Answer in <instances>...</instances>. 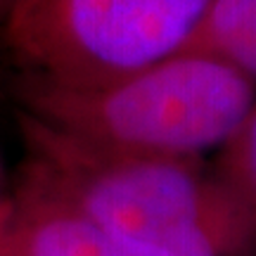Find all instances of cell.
Instances as JSON below:
<instances>
[{"mask_svg": "<svg viewBox=\"0 0 256 256\" xmlns=\"http://www.w3.org/2000/svg\"><path fill=\"white\" fill-rule=\"evenodd\" d=\"M8 216H10V206L2 202V164H0V228L5 226Z\"/></svg>", "mask_w": 256, "mask_h": 256, "instance_id": "52a82bcc", "label": "cell"}, {"mask_svg": "<svg viewBox=\"0 0 256 256\" xmlns=\"http://www.w3.org/2000/svg\"><path fill=\"white\" fill-rule=\"evenodd\" d=\"M214 0H17L0 22L38 88H81L188 52Z\"/></svg>", "mask_w": 256, "mask_h": 256, "instance_id": "3957f363", "label": "cell"}, {"mask_svg": "<svg viewBox=\"0 0 256 256\" xmlns=\"http://www.w3.org/2000/svg\"><path fill=\"white\" fill-rule=\"evenodd\" d=\"M216 176L256 220V100L232 140L218 152Z\"/></svg>", "mask_w": 256, "mask_h": 256, "instance_id": "8992f818", "label": "cell"}, {"mask_svg": "<svg viewBox=\"0 0 256 256\" xmlns=\"http://www.w3.org/2000/svg\"><path fill=\"white\" fill-rule=\"evenodd\" d=\"M14 2H17V0H0V22L5 19V14H8V10L12 8Z\"/></svg>", "mask_w": 256, "mask_h": 256, "instance_id": "ba28073f", "label": "cell"}, {"mask_svg": "<svg viewBox=\"0 0 256 256\" xmlns=\"http://www.w3.org/2000/svg\"><path fill=\"white\" fill-rule=\"evenodd\" d=\"M28 194L83 214L114 235L166 256H240L256 220L218 176L197 162L90 156L38 142Z\"/></svg>", "mask_w": 256, "mask_h": 256, "instance_id": "7a4b0ae2", "label": "cell"}, {"mask_svg": "<svg viewBox=\"0 0 256 256\" xmlns=\"http://www.w3.org/2000/svg\"><path fill=\"white\" fill-rule=\"evenodd\" d=\"M0 256H166L114 235L83 214L28 194L0 228Z\"/></svg>", "mask_w": 256, "mask_h": 256, "instance_id": "277c9868", "label": "cell"}, {"mask_svg": "<svg viewBox=\"0 0 256 256\" xmlns=\"http://www.w3.org/2000/svg\"><path fill=\"white\" fill-rule=\"evenodd\" d=\"M256 100V83L194 50L98 86L26 98L34 140L90 156L197 162L223 150Z\"/></svg>", "mask_w": 256, "mask_h": 256, "instance_id": "6da1fadb", "label": "cell"}, {"mask_svg": "<svg viewBox=\"0 0 256 256\" xmlns=\"http://www.w3.org/2000/svg\"><path fill=\"white\" fill-rule=\"evenodd\" d=\"M188 50L214 57L256 83V0H214Z\"/></svg>", "mask_w": 256, "mask_h": 256, "instance_id": "5b68a950", "label": "cell"}]
</instances>
